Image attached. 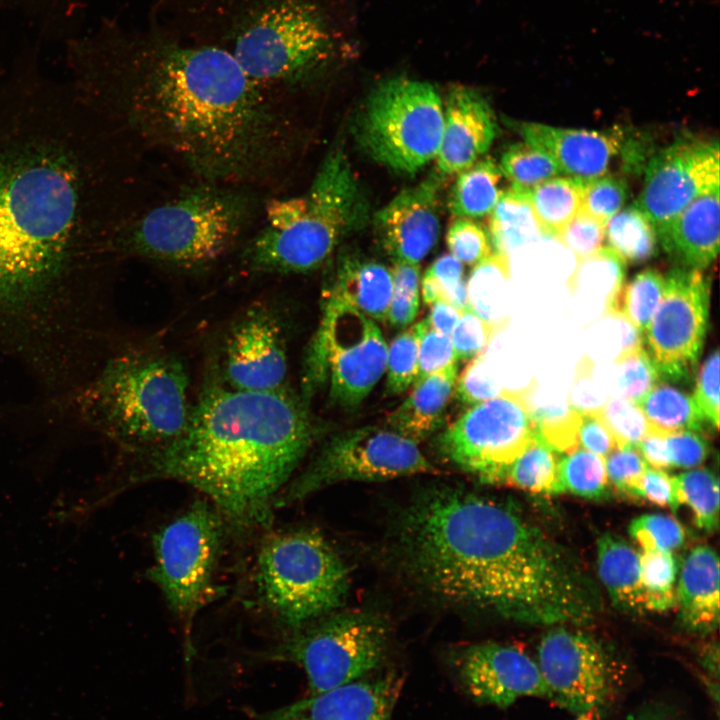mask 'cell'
<instances>
[{
  "label": "cell",
  "instance_id": "obj_3",
  "mask_svg": "<svg viewBox=\"0 0 720 720\" xmlns=\"http://www.w3.org/2000/svg\"><path fill=\"white\" fill-rule=\"evenodd\" d=\"M396 548L434 595L526 624L582 623L596 612L590 582L568 553L512 506L430 488L401 512Z\"/></svg>",
  "mask_w": 720,
  "mask_h": 720
},
{
  "label": "cell",
  "instance_id": "obj_52",
  "mask_svg": "<svg viewBox=\"0 0 720 720\" xmlns=\"http://www.w3.org/2000/svg\"><path fill=\"white\" fill-rule=\"evenodd\" d=\"M501 330L477 315L471 309L462 311L450 334L457 360H466L480 355Z\"/></svg>",
  "mask_w": 720,
  "mask_h": 720
},
{
  "label": "cell",
  "instance_id": "obj_17",
  "mask_svg": "<svg viewBox=\"0 0 720 720\" xmlns=\"http://www.w3.org/2000/svg\"><path fill=\"white\" fill-rule=\"evenodd\" d=\"M710 281L701 270L675 267L665 274L663 298L643 332L660 378L690 379L708 330Z\"/></svg>",
  "mask_w": 720,
  "mask_h": 720
},
{
  "label": "cell",
  "instance_id": "obj_25",
  "mask_svg": "<svg viewBox=\"0 0 720 720\" xmlns=\"http://www.w3.org/2000/svg\"><path fill=\"white\" fill-rule=\"evenodd\" d=\"M719 216V187H716L694 199L659 229L658 240L679 267L702 271L718 254Z\"/></svg>",
  "mask_w": 720,
  "mask_h": 720
},
{
  "label": "cell",
  "instance_id": "obj_32",
  "mask_svg": "<svg viewBox=\"0 0 720 720\" xmlns=\"http://www.w3.org/2000/svg\"><path fill=\"white\" fill-rule=\"evenodd\" d=\"M503 174L491 158L475 162L461 171L448 198L449 211L458 217L477 218L490 214L503 193Z\"/></svg>",
  "mask_w": 720,
  "mask_h": 720
},
{
  "label": "cell",
  "instance_id": "obj_47",
  "mask_svg": "<svg viewBox=\"0 0 720 720\" xmlns=\"http://www.w3.org/2000/svg\"><path fill=\"white\" fill-rule=\"evenodd\" d=\"M533 416L539 436L556 452L571 453L578 449L581 414L568 405L535 409Z\"/></svg>",
  "mask_w": 720,
  "mask_h": 720
},
{
  "label": "cell",
  "instance_id": "obj_36",
  "mask_svg": "<svg viewBox=\"0 0 720 720\" xmlns=\"http://www.w3.org/2000/svg\"><path fill=\"white\" fill-rule=\"evenodd\" d=\"M609 247L626 263L642 264L658 254V236L654 225L631 204L613 215L605 224Z\"/></svg>",
  "mask_w": 720,
  "mask_h": 720
},
{
  "label": "cell",
  "instance_id": "obj_10",
  "mask_svg": "<svg viewBox=\"0 0 720 720\" xmlns=\"http://www.w3.org/2000/svg\"><path fill=\"white\" fill-rule=\"evenodd\" d=\"M443 124V102L436 88L396 76L369 94L357 120L356 137L376 162L412 174L436 158Z\"/></svg>",
  "mask_w": 720,
  "mask_h": 720
},
{
  "label": "cell",
  "instance_id": "obj_8",
  "mask_svg": "<svg viewBox=\"0 0 720 720\" xmlns=\"http://www.w3.org/2000/svg\"><path fill=\"white\" fill-rule=\"evenodd\" d=\"M250 214L246 195L198 188L143 214H132L116 236L115 252L182 267L208 264L232 247Z\"/></svg>",
  "mask_w": 720,
  "mask_h": 720
},
{
  "label": "cell",
  "instance_id": "obj_41",
  "mask_svg": "<svg viewBox=\"0 0 720 720\" xmlns=\"http://www.w3.org/2000/svg\"><path fill=\"white\" fill-rule=\"evenodd\" d=\"M677 561L671 552L642 551L640 582L644 611H665L676 605Z\"/></svg>",
  "mask_w": 720,
  "mask_h": 720
},
{
  "label": "cell",
  "instance_id": "obj_61",
  "mask_svg": "<svg viewBox=\"0 0 720 720\" xmlns=\"http://www.w3.org/2000/svg\"><path fill=\"white\" fill-rule=\"evenodd\" d=\"M578 441L585 450L605 457L617 447L615 438L599 413L581 414Z\"/></svg>",
  "mask_w": 720,
  "mask_h": 720
},
{
  "label": "cell",
  "instance_id": "obj_42",
  "mask_svg": "<svg viewBox=\"0 0 720 720\" xmlns=\"http://www.w3.org/2000/svg\"><path fill=\"white\" fill-rule=\"evenodd\" d=\"M499 167L512 187L523 190L562 174L546 153L526 141L509 146L501 156Z\"/></svg>",
  "mask_w": 720,
  "mask_h": 720
},
{
  "label": "cell",
  "instance_id": "obj_19",
  "mask_svg": "<svg viewBox=\"0 0 720 720\" xmlns=\"http://www.w3.org/2000/svg\"><path fill=\"white\" fill-rule=\"evenodd\" d=\"M223 354L225 386L248 392L286 389L284 331L271 307L256 304L247 309L230 329Z\"/></svg>",
  "mask_w": 720,
  "mask_h": 720
},
{
  "label": "cell",
  "instance_id": "obj_9",
  "mask_svg": "<svg viewBox=\"0 0 720 720\" xmlns=\"http://www.w3.org/2000/svg\"><path fill=\"white\" fill-rule=\"evenodd\" d=\"M256 568L261 600L292 631L331 613L348 594V570L317 530L269 536L259 550Z\"/></svg>",
  "mask_w": 720,
  "mask_h": 720
},
{
  "label": "cell",
  "instance_id": "obj_18",
  "mask_svg": "<svg viewBox=\"0 0 720 720\" xmlns=\"http://www.w3.org/2000/svg\"><path fill=\"white\" fill-rule=\"evenodd\" d=\"M719 184L718 142L685 137L650 158L634 204L657 232L694 199Z\"/></svg>",
  "mask_w": 720,
  "mask_h": 720
},
{
  "label": "cell",
  "instance_id": "obj_45",
  "mask_svg": "<svg viewBox=\"0 0 720 720\" xmlns=\"http://www.w3.org/2000/svg\"><path fill=\"white\" fill-rule=\"evenodd\" d=\"M628 195L627 181L621 176L604 174L583 180L580 210L605 225L623 208Z\"/></svg>",
  "mask_w": 720,
  "mask_h": 720
},
{
  "label": "cell",
  "instance_id": "obj_56",
  "mask_svg": "<svg viewBox=\"0 0 720 720\" xmlns=\"http://www.w3.org/2000/svg\"><path fill=\"white\" fill-rule=\"evenodd\" d=\"M557 238L573 252L577 260L602 247L605 225L583 211H579L560 231Z\"/></svg>",
  "mask_w": 720,
  "mask_h": 720
},
{
  "label": "cell",
  "instance_id": "obj_58",
  "mask_svg": "<svg viewBox=\"0 0 720 720\" xmlns=\"http://www.w3.org/2000/svg\"><path fill=\"white\" fill-rule=\"evenodd\" d=\"M502 389L486 368L484 357L478 355L457 378L454 391L460 401L472 406L495 397Z\"/></svg>",
  "mask_w": 720,
  "mask_h": 720
},
{
  "label": "cell",
  "instance_id": "obj_49",
  "mask_svg": "<svg viewBox=\"0 0 720 720\" xmlns=\"http://www.w3.org/2000/svg\"><path fill=\"white\" fill-rule=\"evenodd\" d=\"M628 531L644 551L672 552L685 540L682 525L674 518L661 514H644L633 519Z\"/></svg>",
  "mask_w": 720,
  "mask_h": 720
},
{
  "label": "cell",
  "instance_id": "obj_43",
  "mask_svg": "<svg viewBox=\"0 0 720 720\" xmlns=\"http://www.w3.org/2000/svg\"><path fill=\"white\" fill-rule=\"evenodd\" d=\"M660 375L645 346L619 353L612 370V396L632 402L639 400L659 380Z\"/></svg>",
  "mask_w": 720,
  "mask_h": 720
},
{
  "label": "cell",
  "instance_id": "obj_51",
  "mask_svg": "<svg viewBox=\"0 0 720 720\" xmlns=\"http://www.w3.org/2000/svg\"><path fill=\"white\" fill-rule=\"evenodd\" d=\"M446 244L450 255L469 266L479 264L493 253L488 233L470 218L458 217L451 222Z\"/></svg>",
  "mask_w": 720,
  "mask_h": 720
},
{
  "label": "cell",
  "instance_id": "obj_40",
  "mask_svg": "<svg viewBox=\"0 0 720 720\" xmlns=\"http://www.w3.org/2000/svg\"><path fill=\"white\" fill-rule=\"evenodd\" d=\"M558 474L564 491L592 500L609 495L605 459L585 449H576L559 459Z\"/></svg>",
  "mask_w": 720,
  "mask_h": 720
},
{
  "label": "cell",
  "instance_id": "obj_39",
  "mask_svg": "<svg viewBox=\"0 0 720 720\" xmlns=\"http://www.w3.org/2000/svg\"><path fill=\"white\" fill-rule=\"evenodd\" d=\"M679 504L690 507L696 526L708 533L719 524V482L717 475L706 468L690 470L674 476Z\"/></svg>",
  "mask_w": 720,
  "mask_h": 720
},
{
  "label": "cell",
  "instance_id": "obj_22",
  "mask_svg": "<svg viewBox=\"0 0 720 720\" xmlns=\"http://www.w3.org/2000/svg\"><path fill=\"white\" fill-rule=\"evenodd\" d=\"M439 176L400 191L375 214L377 235L394 261L419 264L436 245L441 228Z\"/></svg>",
  "mask_w": 720,
  "mask_h": 720
},
{
  "label": "cell",
  "instance_id": "obj_63",
  "mask_svg": "<svg viewBox=\"0 0 720 720\" xmlns=\"http://www.w3.org/2000/svg\"><path fill=\"white\" fill-rule=\"evenodd\" d=\"M430 306V313L427 317L430 327L442 334L450 336L462 311L442 301L434 302Z\"/></svg>",
  "mask_w": 720,
  "mask_h": 720
},
{
  "label": "cell",
  "instance_id": "obj_29",
  "mask_svg": "<svg viewBox=\"0 0 720 720\" xmlns=\"http://www.w3.org/2000/svg\"><path fill=\"white\" fill-rule=\"evenodd\" d=\"M600 579L613 604L627 612H643L640 553L621 537L605 533L597 542Z\"/></svg>",
  "mask_w": 720,
  "mask_h": 720
},
{
  "label": "cell",
  "instance_id": "obj_11",
  "mask_svg": "<svg viewBox=\"0 0 720 720\" xmlns=\"http://www.w3.org/2000/svg\"><path fill=\"white\" fill-rule=\"evenodd\" d=\"M388 644L389 629L382 617L350 611L293 631L268 656L300 666L307 675L309 695H316L378 672Z\"/></svg>",
  "mask_w": 720,
  "mask_h": 720
},
{
  "label": "cell",
  "instance_id": "obj_28",
  "mask_svg": "<svg viewBox=\"0 0 720 720\" xmlns=\"http://www.w3.org/2000/svg\"><path fill=\"white\" fill-rule=\"evenodd\" d=\"M392 290L391 269L379 262L347 258L339 263L329 293L374 321H386Z\"/></svg>",
  "mask_w": 720,
  "mask_h": 720
},
{
  "label": "cell",
  "instance_id": "obj_31",
  "mask_svg": "<svg viewBox=\"0 0 720 720\" xmlns=\"http://www.w3.org/2000/svg\"><path fill=\"white\" fill-rule=\"evenodd\" d=\"M489 231L493 252L504 256L543 234L527 190L510 186L503 191L490 213Z\"/></svg>",
  "mask_w": 720,
  "mask_h": 720
},
{
  "label": "cell",
  "instance_id": "obj_37",
  "mask_svg": "<svg viewBox=\"0 0 720 720\" xmlns=\"http://www.w3.org/2000/svg\"><path fill=\"white\" fill-rule=\"evenodd\" d=\"M509 278L508 256L493 252L477 264L467 284L470 309L501 330L509 321L504 313V292Z\"/></svg>",
  "mask_w": 720,
  "mask_h": 720
},
{
  "label": "cell",
  "instance_id": "obj_13",
  "mask_svg": "<svg viewBox=\"0 0 720 720\" xmlns=\"http://www.w3.org/2000/svg\"><path fill=\"white\" fill-rule=\"evenodd\" d=\"M223 535L224 519L204 499L196 500L153 535L154 563L147 577L159 587L186 633L210 593Z\"/></svg>",
  "mask_w": 720,
  "mask_h": 720
},
{
  "label": "cell",
  "instance_id": "obj_27",
  "mask_svg": "<svg viewBox=\"0 0 720 720\" xmlns=\"http://www.w3.org/2000/svg\"><path fill=\"white\" fill-rule=\"evenodd\" d=\"M457 363L414 382L407 398L387 417L389 429L418 443L440 426L458 378Z\"/></svg>",
  "mask_w": 720,
  "mask_h": 720
},
{
  "label": "cell",
  "instance_id": "obj_34",
  "mask_svg": "<svg viewBox=\"0 0 720 720\" xmlns=\"http://www.w3.org/2000/svg\"><path fill=\"white\" fill-rule=\"evenodd\" d=\"M626 262L609 246L577 260L567 287L571 294L602 301L604 311L625 283Z\"/></svg>",
  "mask_w": 720,
  "mask_h": 720
},
{
  "label": "cell",
  "instance_id": "obj_26",
  "mask_svg": "<svg viewBox=\"0 0 720 720\" xmlns=\"http://www.w3.org/2000/svg\"><path fill=\"white\" fill-rule=\"evenodd\" d=\"M719 576V558L709 546H696L683 561L676 597L686 630L706 635L717 629Z\"/></svg>",
  "mask_w": 720,
  "mask_h": 720
},
{
  "label": "cell",
  "instance_id": "obj_62",
  "mask_svg": "<svg viewBox=\"0 0 720 720\" xmlns=\"http://www.w3.org/2000/svg\"><path fill=\"white\" fill-rule=\"evenodd\" d=\"M637 449L648 464L653 468L665 470L671 468L666 438L648 434L637 445Z\"/></svg>",
  "mask_w": 720,
  "mask_h": 720
},
{
  "label": "cell",
  "instance_id": "obj_7",
  "mask_svg": "<svg viewBox=\"0 0 720 720\" xmlns=\"http://www.w3.org/2000/svg\"><path fill=\"white\" fill-rule=\"evenodd\" d=\"M183 363L168 353L133 350L112 358L83 393L88 420L128 448L148 453L184 430L191 404Z\"/></svg>",
  "mask_w": 720,
  "mask_h": 720
},
{
  "label": "cell",
  "instance_id": "obj_21",
  "mask_svg": "<svg viewBox=\"0 0 720 720\" xmlns=\"http://www.w3.org/2000/svg\"><path fill=\"white\" fill-rule=\"evenodd\" d=\"M403 686L396 672H375L309 695L290 705L255 714L256 720H391Z\"/></svg>",
  "mask_w": 720,
  "mask_h": 720
},
{
  "label": "cell",
  "instance_id": "obj_16",
  "mask_svg": "<svg viewBox=\"0 0 720 720\" xmlns=\"http://www.w3.org/2000/svg\"><path fill=\"white\" fill-rule=\"evenodd\" d=\"M550 700L573 720H602L620 688L619 669L592 636L566 627L546 633L536 661Z\"/></svg>",
  "mask_w": 720,
  "mask_h": 720
},
{
  "label": "cell",
  "instance_id": "obj_14",
  "mask_svg": "<svg viewBox=\"0 0 720 720\" xmlns=\"http://www.w3.org/2000/svg\"><path fill=\"white\" fill-rule=\"evenodd\" d=\"M534 387L502 389L472 405L438 436L441 453L481 481L494 483L538 434L530 398Z\"/></svg>",
  "mask_w": 720,
  "mask_h": 720
},
{
  "label": "cell",
  "instance_id": "obj_12",
  "mask_svg": "<svg viewBox=\"0 0 720 720\" xmlns=\"http://www.w3.org/2000/svg\"><path fill=\"white\" fill-rule=\"evenodd\" d=\"M387 348L374 320L329 293L307 359L306 392L328 378L332 402L357 407L384 374Z\"/></svg>",
  "mask_w": 720,
  "mask_h": 720
},
{
  "label": "cell",
  "instance_id": "obj_59",
  "mask_svg": "<svg viewBox=\"0 0 720 720\" xmlns=\"http://www.w3.org/2000/svg\"><path fill=\"white\" fill-rule=\"evenodd\" d=\"M671 467L692 468L703 463L709 455V443L704 433L684 430L665 437Z\"/></svg>",
  "mask_w": 720,
  "mask_h": 720
},
{
  "label": "cell",
  "instance_id": "obj_46",
  "mask_svg": "<svg viewBox=\"0 0 720 720\" xmlns=\"http://www.w3.org/2000/svg\"><path fill=\"white\" fill-rule=\"evenodd\" d=\"M418 332L414 324L397 335L387 348L386 389L398 395L412 385L418 373Z\"/></svg>",
  "mask_w": 720,
  "mask_h": 720
},
{
  "label": "cell",
  "instance_id": "obj_57",
  "mask_svg": "<svg viewBox=\"0 0 720 720\" xmlns=\"http://www.w3.org/2000/svg\"><path fill=\"white\" fill-rule=\"evenodd\" d=\"M693 398L706 422L719 429V350H713L704 360L696 376Z\"/></svg>",
  "mask_w": 720,
  "mask_h": 720
},
{
  "label": "cell",
  "instance_id": "obj_20",
  "mask_svg": "<svg viewBox=\"0 0 720 720\" xmlns=\"http://www.w3.org/2000/svg\"><path fill=\"white\" fill-rule=\"evenodd\" d=\"M454 665L459 684L477 703L505 709L523 697L550 699L536 661L516 647L474 644Z\"/></svg>",
  "mask_w": 720,
  "mask_h": 720
},
{
  "label": "cell",
  "instance_id": "obj_30",
  "mask_svg": "<svg viewBox=\"0 0 720 720\" xmlns=\"http://www.w3.org/2000/svg\"><path fill=\"white\" fill-rule=\"evenodd\" d=\"M635 404L647 420L649 434L666 437L684 430L706 433L708 426L713 430L693 396L669 383L657 382Z\"/></svg>",
  "mask_w": 720,
  "mask_h": 720
},
{
  "label": "cell",
  "instance_id": "obj_24",
  "mask_svg": "<svg viewBox=\"0 0 720 720\" xmlns=\"http://www.w3.org/2000/svg\"><path fill=\"white\" fill-rule=\"evenodd\" d=\"M519 131L524 141L546 153L562 174L582 180L606 174L625 142L620 128L593 131L526 122L519 125Z\"/></svg>",
  "mask_w": 720,
  "mask_h": 720
},
{
  "label": "cell",
  "instance_id": "obj_38",
  "mask_svg": "<svg viewBox=\"0 0 720 720\" xmlns=\"http://www.w3.org/2000/svg\"><path fill=\"white\" fill-rule=\"evenodd\" d=\"M665 291V274L647 267L624 283L619 294L604 311L634 325L642 334L652 319Z\"/></svg>",
  "mask_w": 720,
  "mask_h": 720
},
{
  "label": "cell",
  "instance_id": "obj_35",
  "mask_svg": "<svg viewBox=\"0 0 720 720\" xmlns=\"http://www.w3.org/2000/svg\"><path fill=\"white\" fill-rule=\"evenodd\" d=\"M582 179L554 177L527 190L535 217L544 234L557 237L580 211Z\"/></svg>",
  "mask_w": 720,
  "mask_h": 720
},
{
  "label": "cell",
  "instance_id": "obj_6",
  "mask_svg": "<svg viewBox=\"0 0 720 720\" xmlns=\"http://www.w3.org/2000/svg\"><path fill=\"white\" fill-rule=\"evenodd\" d=\"M367 212L351 166L337 148L328 154L305 194L266 204V224L245 247L243 264L255 274L312 271L348 233L365 223Z\"/></svg>",
  "mask_w": 720,
  "mask_h": 720
},
{
  "label": "cell",
  "instance_id": "obj_2",
  "mask_svg": "<svg viewBox=\"0 0 720 720\" xmlns=\"http://www.w3.org/2000/svg\"><path fill=\"white\" fill-rule=\"evenodd\" d=\"M77 97L125 137L139 134L212 181L280 168V110L230 50L162 37L82 40L69 59Z\"/></svg>",
  "mask_w": 720,
  "mask_h": 720
},
{
  "label": "cell",
  "instance_id": "obj_23",
  "mask_svg": "<svg viewBox=\"0 0 720 720\" xmlns=\"http://www.w3.org/2000/svg\"><path fill=\"white\" fill-rule=\"evenodd\" d=\"M445 104L435 159L441 175H452L472 166L490 148L497 125L488 102L475 89L456 85Z\"/></svg>",
  "mask_w": 720,
  "mask_h": 720
},
{
  "label": "cell",
  "instance_id": "obj_53",
  "mask_svg": "<svg viewBox=\"0 0 720 720\" xmlns=\"http://www.w3.org/2000/svg\"><path fill=\"white\" fill-rule=\"evenodd\" d=\"M418 332V373L414 382L457 363L450 336L430 327L427 318L415 324Z\"/></svg>",
  "mask_w": 720,
  "mask_h": 720
},
{
  "label": "cell",
  "instance_id": "obj_5",
  "mask_svg": "<svg viewBox=\"0 0 720 720\" xmlns=\"http://www.w3.org/2000/svg\"><path fill=\"white\" fill-rule=\"evenodd\" d=\"M231 34L230 52L265 88L305 81L358 48L344 0H256L238 14Z\"/></svg>",
  "mask_w": 720,
  "mask_h": 720
},
{
  "label": "cell",
  "instance_id": "obj_15",
  "mask_svg": "<svg viewBox=\"0 0 720 720\" xmlns=\"http://www.w3.org/2000/svg\"><path fill=\"white\" fill-rule=\"evenodd\" d=\"M434 471L416 442L391 429L358 427L330 438L275 506L342 481L376 482Z\"/></svg>",
  "mask_w": 720,
  "mask_h": 720
},
{
  "label": "cell",
  "instance_id": "obj_64",
  "mask_svg": "<svg viewBox=\"0 0 720 720\" xmlns=\"http://www.w3.org/2000/svg\"><path fill=\"white\" fill-rule=\"evenodd\" d=\"M628 720H677L671 710L664 705L649 704L635 712Z\"/></svg>",
  "mask_w": 720,
  "mask_h": 720
},
{
  "label": "cell",
  "instance_id": "obj_48",
  "mask_svg": "<svg viewBox=\"0 0 720 720\" xmlns=\"http://www.w3.org/2000/svg\"><path fill=\"white\" fill-rule=\"evenodd\" d=\"M393 290L387 320L396 327H406L419 310L420 266L394 261L391 269Z\"/></svg>",
  "mask_w": 720,
  "mask_h": 720
},
{
  "label": "cell",
  "instance_id": "obj_60",
  "mask_svg": "<svg viewBox=\"0 0 720 720\" xmlns=\"http://www.w3.org/2000/svg\"><path fill=\"white\" fill-rule=\"evenodd\" d=\"M637 498L669 507L673 513H676L680 506L674 476L653 467L645 470L639 482Z\"/></svg>",
  "mask_w": 720,
  "mask_h": 720
},
{
  "label": "cell",
  "instance_id": "obj_55",
  "mask_svg": "<svg viewBox=\"0 0 720 720\" xmlns=\"http://www.w3.org/2000/svg\"><path fill=\"white\" fill-rule=\"evenodd\" d=\"M593 370L594 363L587 355L580 358L575 367L567 405L580 414L599 413L608 398L607 392L595 380Z\"/></svg>",
  "mask_w": 720,
  "mask_h": 720
},
{
  "label": "cell",
  "instance_id": "obj_4",
  "mask_svg": "<svg viewBox=\"0 0 720 720\" xmlns=\"http://www.w3.org/2000/svg\"><path fill=\"white\" fill-rule=\"evenodd\" d=\"M312 439L304 400L287 388L248 392L213 382L192 404L182 433L148 456L153 476L198 489L224 522L245 531L269 520Z\"/></svg>",
  "mask_w": 720,
  "mask_h": 720
},
{
  "label": "cell",
  "instance_id": "obj_33",
  "mask_svg": "<svg viewBox=\"0 0 720 720\" xmlns=\"http://www.w3.org/2000/svg\"><path fill=\"white\" fill-rule=\"evenodd\" d=\"M558 463V452L537 434L525 450L500 472L494 483L536 494H560L564 489L559 479Z\"/></svg>",
  "mask_w": 720,
  "mask_h": 720
},
{
  "label": "cell",
  "instance_id": "obj_44",
  "mask_svg": "<svg viewBox=\"0 0 720 720\" xmlns=\"http://www.w3.org/2000/svg\"><path fill=\"white\" fill-rule=\"evenodd\" d=\"M421 288L423 300L428 305L442 301L461 307L467 299L463 264L450 254L442 255L426 270Z\"/></svg>",
  "mask_w": 720,
  "mask_h": 720
},
{
  "label": "cell",
  "instance_id": "obj_1",
  "mask_svg": "<svg viewBox=\"0 0 720 720\" xmlns=\"http://www.w3.org/2000/svg\"><path fill=\"white\" fill-rule=\"evenodd\" d=\"M127 140L69 85L0 83V317L24 316L117 256Z\"/></svg>",
  "mask_w": 720,
  "mask_h": 720
},
{
  "label": "cell",
  "instance_id": "obj_50",
  "mask_svg": "<svg viewBox=\"0 0 720 720\" xmlns=\"http://www.w3.org/2000/svg\"><path fill=\"white\" fill-rule=\"evenodd\" d=\"M600 415L615 438L618 448L636 446L649 434L644 414L630 400L608 396Z\"/></svg>",
  "mask_w": 720,
  "mask_h": 720
},
{
  "label": "cell",
  "instance_id": "obj_54",
  "mask_svg": "<svg viewBox=\"0 0 720 720\" xmlns=\"http://www.w3.org/2000/svg\"><path fill=\"white\" fill-rule=\"evenodd\" d=\"M608 481L622 494L637 498L647 463L636 446L616 448L605 460Z\"/></svg>",
  "mask_w": 720,
  "mask_h": 720
}]
</instances>
